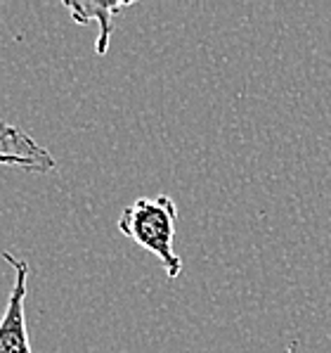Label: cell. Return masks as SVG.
<instances>
[{
	"label": "cell",
	"instance_id": "obj_1",
	"mask_svg": "<svg viewBox=\"0 0 331 353\" xmlns=\"http://www.w3.org/2000/svg\"><path fill=\"white\" fill-rule=\"evenodd\" d=\"M178 206L168 194L159 197H140L126 206L118 216V230L133 240L145 252L154 254L166 268L168 280H178L182 273V259L173 249L175 240Z\"/></svg>",
	"mask_w": 331,
	"mask_h": 353
},
{
	"label": "cell",
	"instance_id": "obj_2",
	"mask_svg": "<svg viewBox=\"0 0 331 353\" xmlns=\"http://www.w3.org/2000/svg\"><path fill=\"white\" fill-rule=\"evenodd\" d=\"M14 270V285L8 296V306L0 318V353H34L29 330H26V287H29V263L12 252L0 254Z\"/></svg>",
	"mask_w": 331,
	"mask_h": 353
},
{
	"label": "cell",
	"instance_id": "obj_3",
	"mask_svg": "<svg viewBox=\"0 0 331 353\" xmlns=\"http://www.w3.org/2000/svg\"><path fill=\"white\" fill-rule=\"evenodd\" d=\"M0 166L24 168L31 173L55 171L57 161L50 150L38 145L26 130L8 123L0 117Z\"/></svg>",
	"mask_w": 331,
	"mask_h": 353
},
{
	"label": "cell",
	"instance_id": "obj_4",
	"mask_svg": "<svg viewBox=\"0 0 331 353\" xmlns=\"http://www.w3.org/2000/svg\"><path fill=\"white\" fill-rule=\"evenodd\" d=\"M133 3H64V8L69 10V14L78 24H88L95 19L100 26V34H97V55H107L114 34V17L118 12H123Z\"/></svg>",
	"mask_w": 331,
	"mask_h": 353
}]
</instances>
